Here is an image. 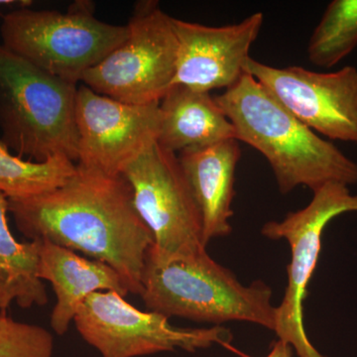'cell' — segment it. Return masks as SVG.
Returning a JSON list of instances; mask_svg holds the SVG:
<instances>
[{
	"mask_svg": "<svg viewBox=\"0 0 357 357\" xmlns=\"http://www.w3.org/2000/svg\"><path fill=\"white\" fill-rule=\"evenodd\" d=\"M8 211L30 241H50L107 263L121 275L129 293L142 292L154 238L121 175L77 165L74 175L53 191L8 199Z\"/></svg>",
	"mask_w": 357,
	"mask_h": 357,
	"instance_id": "1",
	"label": "cell"
},
{
	"mask_svg": "<svg viewBox=\"0 0 357 357\" xmlns=\"http://www.w3.org/2000/svg\"><path fill=\"white\" fill-rule=\"evenodd\" d=\"M215 100L248 143L267 159L281 194L330 183L357 184V163L302 123L248 73Z\"/></svg>",
	"mask_w": 357,
	"mask_h": 357,
	"instance_id": "2",
	"label": "cell"
},
{
	"mask_svg": "<svg viewBox=\"0 0 357 357\" xmlns=\"http://www.w3.org/2000/svg\"><path fill=\"white\" fill-rule=\"evenodd\" d=\"M140 296L148 311L220 326L245 321L276 328L272 290L262 281L244 286L208 252L158 257L148 251Z\"/></svg>",
	"mask_w": 357,
	"mask_h": 357,
	"instance_id": "3",
	"label": "cell"
},
{
	"mask_svg": "<svg viewBox=\"0 0 357 357\" xmlns=\"http://www.w3.org/2000/svg\"><path fill=\"white\" fill-rule=\"evenodd\" d=\"M77 88L0 44V139L22 158L77 164Z\"/></svg>",
	"mask_w": 357,
	"mask_h": 357,
	"instance_id": "4",
	"label": "cell"
},
{
	"mask_svg": "<svg viewBox=\"0 0 357 357\" xmlns=\"http://www.w3.org/2000/svg\"><path fill=\"white\" fill-rule=\"evenodd\" d=\"M128 34V25L98 20L89 0H77L65 13L17 9L6 14L0 25L1 44L9 51L52 76L77 84Z\"/></svg>",
	"mask_w": 357,
	"mask_h": 357,
	"instance_id": "5",
	"label": "cell"
},
{
	"mask_svg": "<svg viewBox=\"0 0 357 357\" xmlns=\"http://www.w3.org/2000/svg\"><path fill=\"white\" fill-rule=\"evenodd\" d=\"M172 18L158 1L136 2L126 40L82 84L100 95L130 105L159 103L177 70L178 40Z\"/></svg>",
	"mask_w": 357,
	"mask_h": 357,
	"instance_id": "6",
	"label": "cell"
},
{
	"mask_svg": "<svg viewBox=\"0 0 357 357\" xmlns=\"http://www.w3.org/2000/svg\"><path fill=\"white\" fill-rule=\"evenodd\" d=\"M121 176L132 190L138 215L153 236L151 255L167 258L206 250L201 213L177 155L156 141Z\"/></svg>",
	"mask_w": 357,
	"mask_h": 357,
	"instance_id": "7",
	"label": "cell"
},
{
	"mask_svg": "<svg viewBox=\"0 0 357 357\" xmlns=\"http://www.w3.org/2000/svg\"><path fill=\"white\" fill-rule=\"evenodd\" d=\"M77 333L102 357H137L183 349L195 352L227 345L231 333L220 326L178 328L159 312H142L115 292L91 294L74 319Z\"/></svg>",
	"mask_w": 357,
	"mask_h": 357,
	"instance_id": "8",
	"label": "cell"
},
{
	"mask_svg": "<svg viewBox=\"0 0 357 357\" xmlns=\"http://www.w3.org/2000/svg\"><path fill=\"white\" fill-rule=\"evenodd\" d=\"M314 192L302 210L292 211L280 222H268L261 234L267 238L285 239L291 248L287 268L288 285L280 306L277 307L275 333L290 344L299 357H326L312 344L304 325V300L316 270L321 248V236L328 223L351 211L357 213V195L349 187L330 183Z\"/></svg>",
	"mask_w": 357,
	"mask_h": 357,
	"instance_id": "9",
	"label": "cell"
},
{
	"mask_svg": "<svg viewBox=\"0 0 357 357\" xmlns=\"http://www.w3.org/2000/svg\"><path fill=\"white\" fill-rule=\"evenodd\" d=\"M248 73L302 123L331 140L357 143V69L317 73L276 68L249 58Z\"/></svg>",
	"mask_w": 357,
	"mask_h": 357,
	"instance_id": "10",
	"label": "cell"
},
{
	"mask_svg": "<svg viewBox=\"0 0 357 357\" xmlns=\"http://www.w3.org/2000/svg\"><path fill=\"white\" fill-rule=\"evenodd\" d=\"M160 102L130 105L84 84L76 98L77 165L119 176L158 137Z\"/></svg>",
	"mask_w": 357,
	"mask_h": 357,
	"instance_id": "11",
	"label": "cell"
},
{
	"mask_svg": "<svg viewBox=\"0 0 357 357\" xmlns=\"http://www.w3.org/2000/svg\"><path fill=\"white\" fill-rule=\"evenodd\" d=\"M264 15L256 13L236 24L211 27L172 18L178 40L174 84L211 93L229 89L245 74L249 51L261 30Z\"/></svg>",
	"mask_w": 357,
	"mask_h": 357,
	"instance_id": "12",
	"label": "cell"
},
{
	"mask_svg": "<svg viewBox=\"0 0 357 357\" xmlns=\"http://www.w3.org/2000/svg\"><path fill=\"white\" fill-rule=\"evenodd\" d=\"M41 241L39 278L51 283L57 302L51 314V326L65 335L79 307L91 294L115 292L126 298L128 286L121 275L107 263L86 259L70 249Z\"/></svg>",
	"mask_w": 357,
	"mask_h": 357,
	"instance_id": "13",
	"label": "cell"
},
{
	"mask_svg": "<svg viewBox=\"0 0 357 357\" xmlns=\"http://www.w3.org/2000/svg\"><path fill=\"white\" fill-rule=\"evenodd\" d=\"M241 156L238 140L222 141L211 146L185 150L178 162L203 220L206 245L211 239L229 236L237 164Z\"/></svg>",
	"mask_w": 357,
	"mask_h": 357,
	"instance_id": "14",
	"label": "cell"
},
{
	"mask_svg": "<svg viewBox=\"0 0 357 357\" xmlns=\"http://www.w3.org/2000/svg\"><path fill=\"white\" fill-rule=\"evenodd\" d=\"M157 143L168 151H185L236 139V129L210 93L173 84L160 102Z\"/></svg>",
	"mask_w": 357,
	"mask_h": 357,
	"instance_id": "15",
	"label": "cell"
},
{
	"mask_svg": "<svg viewBox=\"0 0 357 357\" xmlns=\"http://www.w3.org/2000/svg\"><path fill=\"white\" fill-rule=\"evenodd\" d=\"M8 199L0 192V312L15 302L22 309L45 306L46 287L39 278L41 241L20 243L7 222Z\"/></svg>",
	"mask_w": 357,
	"mask_h": 357,
	"instance_id": "16",
	"label": "cell"
},
{
	"mask_svg": "<svg viewBox=\"0 0 357 357\" xmlns=\"http://www.w3.org/2000/svg\"><path fill=\"white\" fill-rule=\"evenodd\" d=\"M77 164L66 157L44 162L10 153L0 139V192L7 199L29 198L53 191L76 172Z\"/></svg>",
	"mask_w": 357,
	"mask_h": 357,
	"instance_id": "17",
	"label": "cell"
},
{
	"mask_svg": "<svg viewBox=\"0 0 357 357\" xmlns=\"http://www.w3.org/2000/svg\"><path fill=\"white\" fill-rule=\"evenodd\" d=\"M357 46V0H333L312 32L307 58L312 65L332 68Z\"/></svg>",
	"mask_w": 357,
	"mask_h": 357,
	"instance_id": "18",
	"label": "cell"
},
{
	"mask_svg": "<svg viewBox=\"0 0 357 357\" xmlns=\"http://www.w3.org/2000/svg\"><path fill=\"white\" fill-rule=\"evenodd\" d=\"M53 351V335L46 328L0 312V357H51Z\"/></svg>",
	"mask_w": 357,
	"mask_h": 357,
	"instance_id": "19",
	"label": "cell"
},
{
	"mask_svg": "<svg viewBox=\"0 0 357 357\" xmlns=\"http://www.w3.org/2000/svg\"><path fill=\"white\" fill-rule=\"evenodd\" d=\"M293 347L290 344H286L283 340H278L272 347L271 351L266 357H292ZM249 357V356H239Z\"/></svg>",
	"mask_w": 357,
	"mask_h": 357,
	"instance_id": "20",
	"label": "cell"
}]
</instances>
